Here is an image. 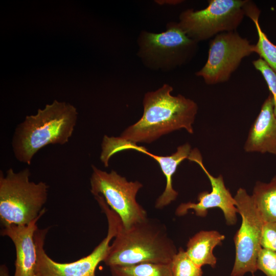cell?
<instances>
[{
	"mask_svg": "<svg viewBox=\"0 0 276 276\" xmlns=\"http://www.w3.org/2000/svg\"><path fill=\"white\" fill-rule=\"evenodd\" d=\"M172 86L165 84L155 91L147 93L143 100L142 117L119 137L134 144L150 143L162 135L182 129L193 134L197 104L181 95H172Z\"/></svg>",
	"mask_w": 276,
	"mask_h": 276,
	"instance_id": "6da1fadb",
	"label": "cell"
},
{
	"mask_svg": "<svg viewBox=\"0 0 276 276\" xmlns=\"http://www.w3.org/2000/svg\"><path fill=\"white\" fill-rule=\"evenodd\" d=\"M165 225L148 217L128 228L121 220L104 262L108 267L140 263L170 264L177 252Z\"/></svg>",
	"mask_w": 276,
	"mask_h": 276,
	"instance_id": "7a4b0ae2",
	"label": "cell"
},
{
	"mask_svg": "<svg viewBox=\"0 0 276 276\" xmlns=\"http://www.w3.org/2000/svg\"><path fill=\"white\" fill-rule=\"evenodd\" d=\"M78 118L77 109L54 100L36 114L27 116L16 127L12 140L14 155L20 163L31 165L34 156L50 144L64 145L72 136Z\"/></svg>",
	"mask_w": 276,
	"mask_h": 276,
	"instance_id": "3957f363",
	"label": "cell"
},
{
	"mask_svg": "<svg viewBox=\"0 0 276 276\" xmlns=\"http://www.w3.org/2000/svg\"><path fill=\"white\" fill-rule=\"evenodd\" d=\"M26 168L15 172L0 171V221L2 227L28 225L44 214L49 187L43 181L30 180Z\"/></svg>",
	"mask_w": 276,
	"mask_h": 276,
	"instance_id": "277c9868",
	"label": "cell"
},
{
	"mask_svg": "<svg viewBox=\"0 0 276 276\" xmlns=\"http://www.w3.org/2000/svg\"><path fill=\"white\" fill-rule=\"evenodd\" d=\"M100 207L107 219V235L90 254L75 261L59 263L50 258L44 248L49 228H37L34 235L37 255L36 276H95L97 266L108 254L110 242L117 234L120 221L119 216L105 202H102Z\"/></svg>",
	"mask_w": 276,
	"mask_h": 276,
	"instance_id": "5b68a950",
	"label": "cell"
},
{
	"mask_svg": "<svg viewBox=\"0 0 276 276\" xmlns=\"http://www.w3.org/2000/svg\"><path fill=\"white\" fill-rule=\"evenodd\" d=\"M247 0H210L204 9H187L178 22L187 35L197 42L225 32L236 31L245 16Z\"/></svg>",
	"mask_w": 276,
	"mask_h": 276,
	"instance_id": "8992f818",
	"label": "cell"
},
{
	"mask_svg": "<svg viewBox=\"0 0 276 276\" xmlns=\"http://www.w3.org/2000/svg\"><path fill=\"white\" fill-rule=\"evenodd\" d=\"M90 192L100 195L120 217L122 225L128 228L147 218L146 211L137 202L136 196L143 187L138 181H128L111 170L108 173L91 165Z\"/></svg>",
	"mask_w": 276,
	"mask_h": 276,
	"instance_id": "52a82bcc",
	"label": "cell"
},
{
	"mask_svg": "<svg viewBox=\"0 0 276 276\" xmlns=\"http://www.w3.org/2000/svg\"><path fill=\"white\" fill-rule=\"evenodd\" d=\"M197 43L187 35L178 22H170L163 32H142L140 54L154 68L171 69L190 60L196 53Z\"/></svg>",
	"mask_w": 276,
	"mask_h": 276,
	"instance_id": "ba28073f",
	"label": "cell"
},
{
	"mask_svg": "<svg viewBox=\"0 0 276 276\" xmlns=\"http://www.w3.org/2000/svg\"><path fill=\"white\" fill-rule=\"evenodd\" d=\"M236 206L242 220L234 236L235 260L231 275L243 276L247 272L254 274L257 270V260L264 222L246 190L238 189L234 196Z\"/></svg>",
	"mask_w": 276,
	"mask_h": 276,
	"instance_id": "9c48e42d",
	"label": "cell"
},
{
	"mask_svg": "<svg viewBox=\"0 0 276 276\" xmlns=\"http://www.w3.org/2000/svg\"><path fill=\"white\" fill-rule=\"evenodd\" d=\"M254 53L255 44L236 31L219 33L211 40L206 62L196 75L208 85L225 82L242 60Z\"/></svg>",
	"mask_w": 276,
	"mask_h": 276,
	"instance_id": "30bf717a",
	"label": "cell"
},
{
	"mask_svg": "<svg viewBox=\"0 0 276 276\" xmlns=\"http://www.w3.org/2000/svg\"><path fill=\"white\" fill-rule=\"evenodd\" d=\"M101 149L100 159L105 167L109 166V161L113 155L119 152L129 150L142 152L157 162L166 179L165 190L155 202V208L157 209H162L176 200L178 193L173 187L172 176L180 164L188 158L192 150L191 145L187 143L178 146L176 152L170 155H157L150 153L145 147L124 141L119 136L106 135L103 138Z\"/></svg>",
	"mask_w": 276,
	"mask_h": 276,
	"instance_id": "8fae6325",
	"label": "cell"
},
{
	"mask_svg": "<svg viewBox=\"0 0 276 276\" xmlns=\"http://www.w3.org/2000/svg\"><path fill=\"white\" fill-rule=\"evenodd\" d=\"M188 159L196 163L201 168L210 180L212 190L210 192H200L198 195L197 203H181L177 208L175 214L182 216L189 210H193L197 216L203 217L206 216L209 209L217 208L222 211L227 225L235 224L237 221L236 214L238 213V210L236 206L234 197L225 185L222 175L220 174L215 177L208 171L203 163L201 153L197 148L192 150Z\"/></svg>",
	"mask_w": 276,
	"mask_h": 276,
	"instance_id": "7c38bea8",
	"label": "cell"
},
{
	"mask_svg": "<svg viewBox=\"0 0 276 276\" xmlns=\"http://www.w3.org/2000/svg\"><path fill=\"white\" fill-rule=\"evenodd\" d=\"M37 218L28 225L2 227L1 235L13 242L16 251L14 276H36V247L34 240Z\"/></svg>",
	"mask_w": 276,
	"mask_h": 276,
	"instance_id": "4fadbf2b",
	"label": "cell"
},
{
	"mask_svg": "<svg viewBox=\"0 0 276 276\" xmlns=\"http://www.w3.org/2000/svg\"><path fill=\"white\" fill-rule=\"evenodd\" d=\"M243 148L247 153H268L276 156V116L270 94L249 129Z\"/></svg>",
	"mask_w": 276,
	"mask_h": 276,
	"instance_id": "5bb4252c",
	"label": "cell"
},
{
	"mask_svg": "<svg viewBox=\"0 0 276 276\" xmlns=\"http://www.w3.org/2000/svg\"><path fill=\"white\" fill-rule=\"evenodd\" d=\"M225 236L216 231H201L191 237L187 245L186 252L191 259L202 267L208 265L214 268L217 258L214 248L222 244Z\"/></svg>",
	"mask_w": 276,
	"mask_h": 276,
	"instance_id": "9a60e30c",
	"label": "cell"
},
{
	"mask_svg": "<svg viewBox=\"0 0 276 276\" xmlns=\"http://www.w3.org/2000/svg\"><path fill=\"white\" fill-rule=\"evenodd\" d=\"M264 222L276 223V175L269 182H256L251 195Z\"/></svg>",
	"mask_w": 276,
	"mask_h": 276,
	"instance_id": "2e32d148",
	"label": "cell"
},
{
	"mask_svg": "<svg viewBox=\"0 0 276 276\" xmlns=\"http://www.w3.org/2000/svg\"><path fill=\"white\" fill-rule=\"evenodd\" d=\"M245 15L254 23L258 34L255 53L276 73V45L268 39L259 24L260 10L254 2L249 1L245 8Z\"/></svg>",
	"mask_w": 276,
	"mask_h": 276,
	"instance_id": "e0dca14e",
	"label": "cell"
},
{
	"mask_svg": "<svg viewBox=\"0 0 276 276\" xmlns=\"http://www.w3.org/2000/svg\"><path fill=\"white\" fill-rule=\"evenodd\" d=\"M109 267L111 276H172L170 264L145 263Z\"/></svg>",
	"mask_w": 276,
	"mask_h": 276,
	"instance_id": "ac0fdd59",
	"label": "cell"
},
{
	"mask_svg": "<svg viewBox=\"0 0 276 276\" xmlns=\"http://www.w3.org/2000/svg\"><path fill=\"white\" fill-rule=\"evenodd\" d=\"M170 266L172 276H202L201 267L196 264L181 247L174 256Z\"/></svg>",
	"mask_w": 276,
	"mask_h": 276,
	"instance_id": "d6986e66",
	"label": "cell"
},
{
	"mask_svg": "<svg viewBox=\"0 0 276 276\" xmlns=\"http://www.w3.org/2000/svg\"><path fill=\"white\" fill-rule=\"evenodd\" d=\"M255 68L262 75L272 96L273 110L276 116V73L261 58L252 61Z\"/></svg>",
	"mask_w": 276,
	"mask_h": 276,
	"instance_id": "ffe728a7",
	"label": "cell"
},
{
	"mask_svg": "<svg viewBox=\"0 0 276 276\" xmlns=\"http://www.w3.org/2000/svg\"><path fill=\"white\" fill-rule=\"evenodd\" d=\"M257 269L266 276H276V252L261 248L258 255Z\"/></svg>",
	"mask_w": 276,
	"mask_h": 276,
	"instance_id": "44dd1931",
	"label": "cell"
},
{
	"mask_svg": "<svg viewBox=\"0 0 276 276\" xmlns=\"http://www.w3.org/2000/svg\"><path fill=\"white\" fill-rule=\"evenodd\" d=\"M260 244L262 248L276 252V223L264 222Z\"/></svg>",
	"mask_w": 276,
	"mask_h": 276,
	"instance_id": "7402d4cb",
	"label": "cell"
},
{
	"mask_svg": "<svg viewBox=\"0 0 276 276\" xmlns=\"http://www.w3.org/2000/svg\"><path fill=\"white\" fill-rule=\"evenodd\" d=\"M0 276H9L8 269L5 265H2L0 267Z\"/></svg>",
	"mask_w": 276,
	"mask_h": 276,
	"instance_id": "603a6c76",
	"label": "cell"
},
{
	"mask_svg": "<svg viewBox=\"0 0 276 276\" xmlns=\"http://www.w3.org/2000/svg\"><path fill=\"white\" fill-rule=\"evenodd\" d=\"M252 276H255V275L252 274Z\"/></svg>",
	"mask_w": 276,
	"mask_h": 276,
	"instance_id": "cb8c5ba5",
	"label": "cell"
}]
</instances>
